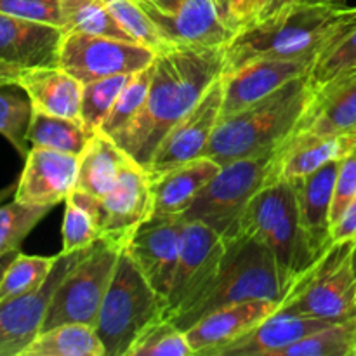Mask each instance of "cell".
Instances as JSON below:
<instances>
[{"label": "cell", "mask_w": 356, "mask_h": 356, "mask_svg": "<svg viewBox=\"0 0 356 356\" xmlns=\"http://www.w3.org/2000/svg\"><path fill=\"white\" fill-rule=\"evenodd\" d=\"M225 47L167 44L156 51L145 106L113 141L148 169L162 139L225 73Z\"/></svg>", "instance_id": "6da1fadb"}, {"label": "cell", "mask_w": 356, "mask_h": 356, "mask_svg": "<svg viewBox=\"0 0 356 356\" xmlns=\"http://www.w3.org/2000/svg\"><path fill=\"white\" fill-rule=\"evenodd\" d=\"M356 24V7L291 3L280 14L254 23L225 47V73L263 58H305L329 51Z\"/></svg>", "instance_id": "7a4b0ae2"}, {"label": "cell", "mask_w": 356, "mask_h": 356, "mask_svg": "<svg viewBox=\"0 0 356 356\" xmlns=\"http://www.w3.org/2000/svg\"><path fill=\"white\" fill-rule=\"evenodd\" d=\"M313 94L315 87L305 75L259 103L221 117L202 156L225 165L278 149L298 127Z\"/></svg>", "instance_id": "3957f363"}, {"label": "cell", "mask_w": 356, "mask_h": 356, "mask_svg": "<svg viewBox=\"0 0 356 356\" xmlns=\"http://www.w3.org/2000/svg\"><path fill=\"white\" fill-rule=\"evenodd\" d=\"M289 292L291 287L271 250L250 236L236 235L226 238L221 263L200 298L172 322L186 332L197 320L222 306L254 299H266L282 305Z\"/></svg>", "instance_id": "277c9868"}, {"label": "cell", "mask_w": 356, "mask_h": 356, "mask_svg": "<svg viewBox=\"0 0 356 356\" xmlns=\"http://www.w3.org/2000/svg\"><path fill=\"white\" fill-rule=\"evenodd\" d=\"M238 235L250 236L271 250L291 291L322 259L301 225L292 181H273L249 202Z\"/></svg>", "instance_id": "5b68a950"}, {"label": "cell", "mask_w": 356, "mask_h": 356, "mask_svg": "<svg viewBox=\"0 0 356 356\" xmlns=\"http://www.w3.org/2000/svg\"><path fill=\"white\" fill-rule=\"evenodd\" d=\"M163 309L165 299L149 285L124 243L94 325L106 356L127 355L136 336L163 316Z\"/></svg>", "instance_id": "8992f818"}, {"label": "cell", "mask_w": 356, "mask_h": 356, "mask_svg": "<svg viewBox=\"0 0 356 356\" xmlns=\"http://www.w3.org/2000/svg\"><path fill=\"white\" fill-rule=\"evenodd\" d=\"M278 149L221 165L183 212L184 221L204 222L222 238L238 235L240 219L249 202L264 186L278 179Z\"/></svg>", "instance_id": "52a82bcc"}, {"label": "cell", "mask_w": 356, "mask_h": 356, "mask_svg": "<svg viewBox=\"0 0 356 356\" xmlns=\"http://www.w3.org/2000/svg\"><path fill=\"white\" fill-rule=\"evenodd\" d=\"M124 243L125 236L104 235L83 250L56 287L42 330L75 322L96 325Z\"/></svg>", "instance_id": "ba28073f"}, {"label": "cell", "mask_w": 356, "mask_h": 356, "mask_svg": "<svg viewBox=\"0 0 356 356\" xmlns=\"http://www.w3.org/2000/svg\"><path fill=\"white\" fill-rule=\"evenodd\" d=\"M355 240L330 245L322 259L292 287L282 312L322 320H344L356 315Z\"/></svg>", "instance_id": "9c48e42d"}, {"label": "cell", "mask_w": 356, "mask_h": 356, "mask_svg": "<svg viewBox=\"0 0 356 356\" xmlns=\"http://www.w3.org/2000/svg\"><path fill=\"white\" fill-rule=\"evenodd\" d=\"M156 51L131 40L63 33L58 66L82 83L106 76L132 75L155 59Z\"/></svg>", "instance_id": "30bf717a"}, {"label": "cell", "mask_w": 356, "mask_h": 356, "mask_svg": "<svg viewBox=\"0 0 356 356\" xmlns=\"http://www.w3.org/2000/svg\"><path fill=\"white\" fill-rule=\"evenodd\" d=\"M226 250V238L207 225L186 221L179 261L165 299L163 316L176 320L191 308L214 277Z\"/></svg>", "instance_id": "8fae6325"}, {"label": "cell", "mask_w": 356, "mask_h": 356, "mask_svg": "<svg viewBox=\"0 0 356 356\" xmlns=\"http://www.w3.org/2000/svg\"><path fill=\"white\" fill-rule=\"evenodd\" d=\"M183 214H156L125 235V245L153 289L167 299L179 261L184 233Z\"/></svg>", "instance_id": "7c38bea8"}, {"label": "cell", "mask_w": 356, "mask_h": 356, "mask_svg": "<svg viewBox=\"0 0 356 356\" xmlns=\"http://www.w3.org/2000/svg\"><path fill=\"white\" fill-rule=\"evenodd\" d=\"M222 108V75L211 83L197 104L162 139L148 165L149 176H159L181 163L204 155Z\"/></svg>", "instance_id": "4fadbf2b"}, {"label": "cell", "mask_w": 356, "mask_h": 356, "mask_svg": "<svg viewBox=\"0 0 356 356\" xmlns=\"http://www.w3.org/2000/svg\"><path fill=\"white\" fill-rule=\"evenodd\" d=\"M320 58H263L222 73L221 117L259 103L299 76L309 75Z\"/></svg>", "instance_id": "5bb4252c"}, {"label": "cell", "mask_w": 356, "mask_h": 356, "mask_svg": "<svg viewBox=\"0 0 356 356\" xmlns=\"http://www.w3.org/2000/svg\"><path fill=\"white\" fill-rule=\"evenodd\" d=\"M83 250H61L51 275L38 291L0 302V356H21L40 334L56 287Z\"/></svg>", "instance_id": "9a60e30c"}, {"label": "cell", "mask_w": 356, "mask_h": 356, "mask_svg": "<svg viewBox=\"0 0 356 356\" xmlns=\"http://www.w3.org/2000/svg\"><path fill=\"white\" fill-rule=\"evenodd\" d=\"M356 131V66L315 87L291 138H332Z\"/></svg>", "instance_id": "2e32d148"}, {"label": "cell", "mask_w": 356, "mask_h": 356, "mask_svg": "<svg viewBox=\"0 0 356 356\" xmlns=\"http://www.w3.org/2000/svg\"><path fill=\"white\" fill-rule=\"evenodd\" d=\"M79 156L31 146L14 188V200L38 207H56L75 190Z\"/></svg>", "instance_id": "e0dca14e"}, {"label": "cell", "mask_w": 356, "mask_h": 356, "mask_svg": "<svg viewBox=\"0 0 356 356\" xmlns=\"http://www.w3.org/2000/svg\"><path fill=\"white\" fill-rule=\"evenodd\" d=\"M63 28L0 13V70L58 66Z\"/></svg>", "instance_id": "ac0fdd59"}, {"label": "cell", "mask_w": 356, "mask_h": 356, "mask_svg": "<svg viewBox=\"0 0 356 356\" xmlns=\"http://www.w3.org/2000/svg\"><path fill=\"white\" fill-rule=\"evenodd\" d=\"M141 3V2H139ZM165 44L226 47L235 33L222 23L214 0H181L172 13L141 3Z\"/></svg>", "instance_id": "d6986e66"}, {"label": "cell", "mask_w": 356, "mask_h": 356, "mask_svg": "<svg viewBox=\"0 0 356 356\" xmlns=\"http://www.w3.org/2000/svg\"><path fill=\"white\" fill-rule=\"evenodd\" d=\"M280 308V302L254 299L222 306L202 316L186 330V337L195 355L214 356L221 348L245 336L266 316Z\"/></svg>", "instance_id": "ffe728a7"}, {"label": "cell", "mask_w": 356, "mask_h": 356, "mask_svg": "<svg viewBox=\"0 0 356 356\" xmlns=\"http://www.w3.org/2000/svg\"><path fill=\"white\" fill-rule=\"evenodd\" d=\"M97 200L104 235H129L153 214L152 177L148 170L131 160L110 193Z\"/></svg>", "instance_id": "44dd1931"}, {"label": "cell", "mask_w": 356, "mask_h": 356, "mask_svg": "<svg viewBox=\"0 0 356 356\" xmlns=\"http://www.w3.org/2000/svg\"><path fill=\"white\" fill-rule=\"evenodd\" d=\"M339 320H322L282 312L280 308L252 330L221 348L214 356H282L284 350L302 337Z\"/></svg>", "instance_id": "7402d4cb"}, {"label": "cell", "mask_w": 356, "mask_h": 356, "mask_svg": "<svg viewBox=\"0 0 356 356\" xmlns=\"http://www.w3.org/2000/svg\"><path fill=\"white\" fill-rule=\"evenodd\" d=\"M339 160H332L306 177L292 181L298 195L299 218L313 249L323 256L332 245L330 238V209H332L334 184H336Z\"/></svg>", "instance_id": "603a6c76"}, {"label": "cell", "mask_w": 356, "mask_h": 356, "mask_svg": "<svg viewBox=\"0 0 356 356\" xmlns=\"http://www.w3.org/2000/svg\"><path fill=\"white\" fill-rule=\"evenodd\" d=\"M16 83L28 94L35 111L80 120L83 83L59 66L21 70Z\"/></svg>", "instance_id": "cb8c5ba5"}, {"label": "cell", "mask_w": 356, "mask_h": 356, "mask_svg": "<svg viewBox=\"0 0 356 356\" xmlns=\"http://www.w3.org/2000/svg\"><path fill=\"white\" fill-rule=\"evenodd\" d=\"M221 165L209 156H200L181 163L152 177L153 212L156 214H183L197 195L219 172ZM149 174V172H148Z\"/></svg>", "instance_id": "d4e9b609"}, {"label": "cell", "mask_w": 356, "mask_h": 356, "mask_svg": "<svg viewBox=\"0 0 356 356\" xmlns=\"http://www.w3.org/2000/svg\"><path fill=\"white\" fill-rule=\"evenodd\" d=\"M353 134L332 138H289L278 149V179L296 181L332 160L355 152Z\"/></svg>", "instance_id": "484cf974"}, {"label": "cell", "mask_w": 356, "mask_h": 356, "mask_svg": "<svg viewBox=\"0 0 356 356\" xmlns=\"http://www.w3.org/2000/svg\"><path fill=\"white\" fill-rule=\"evenodd\" d=\"M131 160L110 136L96 131L79 155L75 188L90 197L103 198L117 184L120 172Z\"/></svg>", "instance_id": "4316f807"}, {"label": "cell", "mask_w": 356, "mask_h": 356, "mask_svg": "<svg viewBox=\"0 0 356 356\" xmlns=\"http://www.w3.org/2000/svg\"><path fill=\"white\" fill-rule=\"evenodd\" d=\"M21 356H106V350L96 327L75 322L42 330Z\"/></svg>", "instance_id": "83f0119b"}, {"label": "cell", "mask_w": 356, "mask_h": 356, "mask_svg": "<svg viewBox=\"0 0 356 356\" xmlns=\"http://www.w3.org/2000/svg\"><path fill=\"white\" fill-rule=\"evenodd\" d=\"M94 132L96 131L87 127L82 120L56 117V115L33 110L30 127H28V143L30 146L79 156Z\"/></svg>", "instance_id": "f1b7e54d"}, {"label": "cell", "mask_w": 356, "mask_h": 356, "mask_svg": "<svg viewBox=\"0 0 356 356\" xmlns=\"http://www.w3.org/2000/svg\"><path fill=\"white\" fill-rule=\"evenodd\" d=\"M61 236L63 252L83 250L103 238L99 200L96 197H90L76 188L68 195L65 200Z\"/></svg>", "instance_id": "f546056e"}, {"label": "cell", "mask_w": 356, "mask_h": 356, "mask_svg": "<svg viewBox=\"0 0 356 356\" xmlns=\"http://www.w3.org/2000/svg\"><path fill=\"white\" fill-rule=\"evenodd\" d=\"M61 9L65 33L131 40V37L111 16L104 0H61Z\"/></svg>", "instance_id": "4dcf8cb0"}, {"label": "cell", "mask_w": 356, "mask_h": 356, "mask_svg": "<svg viewBox=\"0 0 356 356\" xmlns=\"http://www.w3.org/2000/svg\"><path fill=\"white\" fill-rule=\"evenodd\" d=\"M282 356H356V315L302 337Z\"/></svg>", "instance_id": "1f68e13d"}, {"label": "cell", "mask_w": 356, "mask_h": 356, "mask_svg": "<svg viewBox=\"0 0 356 356\" xmlns=\"http://www.w3.org/2000/svg\"><path fill=\"white\" fill-rule=\"evenodd\" d=\"M33 106L28 94L17 83H0V134L17 149L21 156L30 152L28 127Z\"/></svg>", "instance_id": "d6a6232c"}, {"label": "cell", "mask_w": 356, "mask_h": 356, "mask_svg": "<svg viewBox=\"0 0 356 356\" xmlns=\"http://www.w3.org/2000/svg\"><path fill=\"white\" fill-rule=\"evenodd\" d=\"M54 257L26 256L16 252L0 277V302L38 291L54 268Z\"/></svg>", "instance_id": "836d02e7"}, {"label": "cell", "mask_w": 356, "mask_h": 356, "mask_svg": "<svg viewBox=\"0 0 356 356\" xmlns=\"http://www.w3.org/2000/svg\"><path fill=\"white\" fill-rule=\"evenodd\" d=\"M184 330L172 320L160 316L149 322L132 341L125 356H193Z\"/></svg>", "instance_id": "e575fe53"}, {"label": "cell", "mask_w": 356, "mask_h": 356, "mask_svg": "<svg viewBox=\"0 0 356 356\" xmlns=\"http://www.w3.org/2000/svg\"><path fill=\"white\" fill-rule=\"evenodd\" d=\"M152 79L153 63L146 66V68L136 72L127 82V86L124 87L120 96L117 97L113 108H111V111L108 113V117L104 118L97 131L115 139L125 127H129V124L138 117L139 111L145 106L146 97H148L149 92V86H152Z\"/></svg>", "instance_id": "d590c367"}, {"label": "cell", "mask_w": 356, "mask_h": 356, "mask_svg": "<svg viewBox=\"0 0 356 356\" xmlns=\"http://www.w3.org/2000/svg\"><path fill=\"white\" fill-rule=\"evenodd\" d=\"M51 207L21 204H0V259L19 252V245L31 229L49 214Z\"/></svg>", "instance_id": "8d00e7d4"}, {"label": "cell", "mask_w": 356, "mask_h": 356, "mask_svg": "<svg viewBox=\"0 0 356 356\" xmlns=\"http://www.w3.org/2000/svg\"><path fill=\"white\" fill-rule=\"evenodd\" d=\"M132 75L106 76V79L92 80V82L83 83L82 104H80V120L87 127L97 131Z\"/></svg>", "instance_id": "74e56055"}, {"label": "cell", "mask_w": 356, "mask_h": 356, "mask_svg": "<svg viewBox=\"0 0 356 356\" xmlns=\"http://www.w3.org/2000/svg\"><path fill=\"white\" fill-rule=\"evenodd\" d=\"M104 3L132 42H138L155 51L165 47V40L138 0H104Z\"/></svg>", "instance_id": "f35d334b"}, {"label": "cell", "mask_w": 356, "mask_h": 356, "mask_svg": "<svg viewBox=\"0 0 356 356\" xmlns=\"http://www.w3.org/2000/svg\"><path fill=\"white\" fill-rule=\"evenodd\" d=\"M351 66H356V24L329 51L320 56L309 73V82L313 87H320Z\"/></svg>", "instance_id": "ab89813d"}, {"label": "cell", "mask_w": 356, "mask_h": 356, "mask_svg": "<svg viewBox=\"0 0 356 356\" xmlns=\"http://www.w3.org/2000/svg\"><path fill=\"white\" fill-rule=\"evenodd\" d=\"M0 13L63 28L61 0H0Z\"/></svg>", "instance_id": "60d3db41"}, {"label": "cell", "mask_w": 356, "mask_h": 356, "mask_svg": "<svg viewBox=\"0 0 356 356\" xmlns=\"http://www.w3.org/2000/svg\"><path fill=\"white\" fill-rule=\"evenodd\" d=\"M356 197V149L341 159L337 170L336 184H334L332 209H330V221L334 222L341 218L344 209Z\"/></svg>", "instance_id": "b9f144b4"}, {"label": "cell", "mask_w": 356, "mask_h": 356, "mask_svg": "<svg viewBox=\"0 0 356 356\" xmlns=\"http://www.w3.org/2000/svg\"><path fill=\"white\" fill-rule=\"evenodd\" d=\"M214 3L222 23L235 35L254 23L256 0H214Z\"/></svg>", "instance_id": "7bdbcfd3"}, {"label": "cell", "mask_w": 356, "mask_h": 356, "mask_svg": "<svg viewBox=\"0 0 356 356\" xmlns=\"http://www.w3.org/2000/svg\"><path fill=\"white\" fill-rule=\"evenodd\" d=\"M330 238H332V243L346 242V240H356V197L351 200V204L344 209L341 218L332 225Z\"/></svg>", "instance_id": "ee69618b"}, {"label": "cell", "mask_w": 356, "mask_h": 356, "mask_svg": "<svg viewBox=\"0 0 356 356\" xmlns=\"http://www.w3.org/2000/svg\"><path fill=\"white\" fill-rule=\"evenodd\" d=\"M291 3V0H256V17H254V23H261V21H266L270 17L277 16Z\"/></svg>", "instance_id": "f6af8a7d"}, {"label": "cell", "mask_w": 356, "mask_h": 356, "mask_svg": "<svg viewBox=\"0 0 356 356\" xmlns=\"http://www.w3.org/2000/svg\"><path fill=\"white\" fill-rule=\"evenodd\" d=\"M138 2L149 7H155V9L163 10V13H172V10L179 6L181 0H138Z\"/></svg>", "instance_id": "bcb514c9"}, {"label": "cell", "mask_w": 356, "mask_h": 356, "mask_svg": "<svg viewBox=\"0 0 356 356\" xmlns=\"http://www.w3.org/2000/svg\"><path fill=\"white\" fill-rule=\"evenodd\" d=\"M299 6H348V0H291Z\"/></svg>", "instance_id": "7dc6e473"}, {"label": "cell", "mask_w": 356, "mask_h": 356, "mask_svg": "<svg viewBox=\"0 0 356 356\" xmlns=\"http://www.w3.org/2000/svg\"><path fill=\"white\" fill-rule=\"evenodd\" d=\"M16 79L17 75H14V73L6 72V70H0V83H9V82L16 83Z\"/></svg>", "instance_id": "c3c4849f"}, {"label": "cell", "mask_w": 356, "mask_h": 356, "mask_svg": "<svg viewBox=\"0 0 356 356\" xmlns=\"http://www.w3.org/2000/svg\"><path fill=\"white\" fill-rule=\"evenodd\" d=\"M10 259H13V256H9V257H3V259H0V277H2L3 270H6L7 263H9V261H10Z\"/></svg>", "instance_id": "681fc988"}, {"label": "cell", "mask_w": 356, "mask_h": 356, "mask_svg": "<svg viewBox=\"0 0 356 356\" xmlns=\"http://www.w3.org/2000/svg\"><path fill=\"white\" fill-rule=\"evenodd\" d=\"M351 261H353V271L356 277V240H355V247H353V256H351Z\"/></svg>", "instance_id": "f907efd6"}, {"label": "cell", "mask_w": 356, "mask_h": 356, "mask_svg": "<svg viewBox=\"0 0 356 356\" xmlns=\"http://www.w3.org/2000/svg\"><path fill=\"white\" fill-rule=\"evenodd\" d=\"M10 190H13V188H9V190H6V191H2V193H0V200H2L3 197H7V195L10 193Z\"/></svg>", "instance_id": "816d5d0a"}, {"label": "cell", "mask_w": 356, "mask_h": 356, "mask_svg": "<svg viewBox=\"0 0 356 356\" xmlns=\"http://www.w3.org/2000/svg\"><path fill=\"white\" fill-rule=\"evenodd\" d=\"M351 134H353V138H355V143H356V131H355V132H351ZM355 149H356V146H355Z\"/></svg>", "instance_id": "f5cc1de1"}]
</instances>
